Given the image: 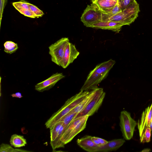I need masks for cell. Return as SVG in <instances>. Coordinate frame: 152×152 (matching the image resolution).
<instances>
[{
  "instance_id": "19",
  "label": "cell",
  "mask_w": 152,
  "mask_h": 152,
  "mask_svg": "<svg viewBox=\"0 0 152 152\" xmlns=\"http://www.w3.org/2000/svg\"><path fill=\"white\" fill-rule=\"evenodd\" d=\"M4 51L7 53L11 54L15 53L18 48L17 43L12 41H7L4 44Z\"/></svg>"
},
{
  "instance_id": "31",
  "label": "cell",
  "mask_w": 152,
  "mask_h": 152,
  "mask_svg": "<svg viewBox=\"0 0 152 152\" xmlns=\"http://www.w3.org/2000/svg\"><path fill=\"white\" fill-rule=\"evenodd\" d=\"M151 151V150L150 149L146 148L143 149L141 152H149Z\"/></svg>"
},
{
  "instance_id": "25",
  "label": "cell",
  "mask_w": 152,
  "mask_h": 152,
  "mask_svg": "<svg viewBox=\"0 0 152 152\" xmlns=\"http://www.w3.org/2000/svg\"><path fill=\"white\" fill-rule=\"evenodd\" d=\"M21 14L26 17L32 18H37L35 15L29 9H24L22 8L16 9Z\"/></svg>"
},
{
  "instance_id": "33",
  "label": "cell",
  "mask_w": 152,
  "mask_h": 152,
  "mask_svg": "<svg viewBox=\"0 0 152 152\" xmlns=\"http://www.w3.org/2000/svg\"><path fill=\"white\" fill-rule=\"evenodd\" d=\"M117 1H118V0H117Z\"/></svg>"
},
{
  "instance_id": "14",
  "label": "cell",
  "mask_w": 152,
  "mask_h": 152,
  "mask_svg": "<svg viewBox=\"0 0 152 152\" xmlns=\"http://www.w3.org/2000/svg\"><path fill=\"white\" fill-rule=\"evenodd\" d=\"M102 13H105L118 4L117 0H91Z\"/></svg>"
},
{
  "instance_id": "17",
  "label": "cell",
  "mask_w": 152,
  "mask_h": 152,
  "mask_svg": "<svg viewBox=\"0 0 152 152\" xmlns=\"http://www.w3.org/2000/svg\"><path fill=\"white\" fill-rule=\"evenodd\" d=\"M68 126H65L64 124L61 126L57 137L56 139L50 143L52 147L53 151H55L56 149L60 148H64V146L61 142V138Z\"/></svg>"
},
{
  "instance_id": "15",
  "label": "cell",
  "mask_w": 152,
  "mask_h": 152,
  "mask_svg": "<svg viewBox=\"0 0 152 152\" xmlns=\"http://www.w3.org/2000/svg\"><path fill=\"white\" fill-rule=\"evenodd\" d=\"M89 92V91H80L78 93L68 99L65 103L73 109L85 98Z\"/></svg>"
},
{
  "instance_id": "10",
  "label": "cell",
  "mask_w": 152,
  "mask_h": 152,
  "mask_svg": "<svg viewBox=\"0 0 152 152\" xmlns=\"http://www.w3.org/2000/svg\"><path fill=\"white\" fill-rule=\"evenodd\" d=\"M73 109L65 103L57 112L54 113L45 123L47 128H51L59 122L61 118Z\"/></svg>"
},
{
  "instance_id": "20",
  "label": "cell",
  "mask_w": 152,
  "mask_h": 152,
  "mask_svg": "<svg viewBox=\"0 0 152 152\" xmlns=\"http://www.w3.org/2000/svg\"><path fill=\"white\" fill-rule=\"evenodd\" d=\"M63 124V122L60 121L56 124L50 129V142L53 141L56 139L60 128Z\"/></svg>"
},
{
  "instance_id": "32",
  "label": "cell",
  "mask_w": 152,
  "mask_h": 152,
  "mask_svg": "<svg viewBox=\"0 0 152 152\" xmlns=\"http://www.w3.org/2000/svg\"><path fill=\"white\" fill-rule=\"evenodd\" d=\"M150 128L151 131L152 130V118L150 125Z\"/></svg>"
},
{
  "instance_id": "3",
  "label": "cell",
  "mask_w": 152,
  "mask_h": 152,
  "mask_svg": "<svg viewBox=\"0 0 152 152\" xmlns=\"http://www.w3.org/2000/svg\"><path fill=\"white\" fill-rule=\"evenodd\" d=\"M105 96V93L103 89L97 87L92 99L83 110L78 113L75 118L86 115L90 116L93 115L101 105Z\"/></svg>"
},
{
  "instance_id": "21",
  "label": "cell",
  "mask_w": 152,
  "mask_h": 152,
  "mask_svg": "<svg viewBox=\"0 0 152 152\" xmlns=\"http://www.w3.org/2000/svg\"><path fill=\"white\" fill-rule=\"evenodd\" d=\"M0 152H31L20 149L14 148L9 144L2 143L0 146Z\"/></svg>"
},
{
  "instance_id": "16",
  "label": "cell",
  "mask_w": 152,
  "mask_h": 152,
  "mask_svg": "<svg viewBox=\"0 0 152 152\" xmlns=\"http://www.w3.org/2000/svg\"><path fill=\"white\" fill-rule=\"evenodd\" d=\"M96 88L91 90L85 98L72 110L77 114L83 110L94 98Z\"/></svg>"
},
{
  "instance_id": "28",
  "label": "cell",
  "mask_w": 152,
  "mask_h": 152,
  "mask_svg": "<svg viewBox=\"0 0 152 152\" xmlns=\"http://www.w3.org/2000/svg\"><path fill=\"white\" fill-rule=\"evenodd\" d=\"M0 13L1 23L4 10L6 5L7 4V0H0Z\"/></svg>"
},
{
  "instance_id": "2",
  "label": "cell",
  "mask_w": 152,
  "mask_h": 152,
  "mask_svg": "<svg viewBox=\"0 0 152 152\" xmlns=\"http://www.w3.org/2000/svg\"><path fill=\"white\" fill-rule=\"evenodd\" d=\"M137 123L131 116L130 113L126 110L121 112L120 126L124 139L129 140L133 137Z\"/></svg>"
},
{
  "instance_id": "12",
  "label": "cell",
  "mask_w": 152,
  "mask_h": 152,
  "mask_svg": "<svg viewBox=\"0 0 152 152\" xmlns=\"http://www.w3.org/2000/svg\"><path fill=\"white\" fill-rule=\"evenodd\" d=\"M124 25L120 22L113 21H99L91 25L90 27L100 29L103 30H108L118 32L122 26Z\"/></svg>"
},
{
  "instance_id": "9",
  "label": "cell",
  "mask_w": 152,
  "mask_h": 152,
  "mask_svg": "<svg viewBox=\"0 0 152 152\" xmlns=\"http://www.w3.org/2000/svg\"><path fill=\"white\" fill-rule=\"evenodd\" d=\"M80 54L75 46L69 41L65 48L64 57L61 66L63 68H66L72 63Z\"/></svg>"
},
{
  "instance_id": "30",
  "label": "cell",
  "mask_w": 152,
  "mask_h": 152,
  "mask_svg": "<svg viewBox=\"0 0 152 152\" xmlns=\"http://www.w3.org/2000/svg\"><path fill=\"white\" fill-rule=\"evenodd\" d=\"M12 97L21 98L23 97L21 94L19 92H16L10 95Z\"/></svg>"
},
{
  "instance_id": "23",
  "label": "cell",
  "mask_w": 152,
  "mask_h": 152,
  "mask_svg": "<svg viewBox=\"0 0 152 152\" xmlns=\"http://www.w3.org/2000/svg\"><path fill=\"white\" fill-rule=\"evenodd\" d=\"M151 131L150 128H148L146 129L144 133L140 137L141 142L144 143L148 142L150 141Z\"/></svg>"
},
{
  "instance_id": "29",
  "label": "cell",
  "mask_w": 152,
  "mask_h": 152,
  "mask_svg": "<svg viewBox=\"0 0 152 152\" xmlns=\"http://www.w3.org/2000/svg\"><path fill=\"white\" fill-rule=\"evenodd\" d=\"M96 138L99 143L100 146L106 144L108 142L107 140L101 138L96 137Z\"/></svg>"
},
{
  "instance_id": "8",
  "label": "cell",
  "mask_w": 152,
  "mask_h": 152,
  "mask_svg": "<svg viewBox=\"0 0 152 152\" xmlns=\"http://www.w3.org/2000/svg\"><path fill=\"white\" fill-rule=\"evenodd\" d=\"M152 118V103L147 107L142 113L137 123L140 137L144 133L146 129L150 128Z\"/></svg>"
},
{
  "instance_id": "27",
  "label": "cell",
  "mask_w": 152,
  "mask_h": 152,
  "mask_svg": "<svg viewBox=\"0 0 152 152\" xmlns=\"http://www.w3.org/2000/svg\"><path fill=\"white\" fill-rule=\"evenodd\" d=\"M135 0H118V4L122 10H123Z\"/></svg>"
},
{
  "instance_id": "1",
  "label": "cell",
  "mask_w": 152,
  "mask_h": 152,
  "mask_svg": "<svg viewBox=\"0 0 152 152\" xmlns=\"http://www.w3.org/2000/svg\"><path fill=\"white\" fill-rule=\"evenodd\" d=\"M115 63L110 59L97 65L88 75L80 91H89L97 87V85L108 76Z\"/></svg>"
},
{
  "instance_id": "4",
  "label": "cell",
  "mask_w": 152,
  "mask_h": 152,
  "mask_svg": "<svg viewBox=\"0 0 152 152\" xmlns=\"http://www.w3.org/2000/svg\"><path fill=\"white\" fill-rule=\"evenodd\" d=\"M69 41L68 38L63 37L49 47L51 61L58 66H61L66 46Z\"/></svg>"
},
{
  "instance_id": "11",
  "label": "cell",
  "mask_w": 152,
  "mask_h": 152,
  "mask_svg": "<svg viewBox=\"0 0 152 152\" xmlns=\"http://www.w3.org/2000/svg\"><path fill=\"white\" fill-rule=\"evenodd\" d=\"M125 141L122 139H115L108 141L106 144L94 148L92 152H107L117 150Z\"/></svg>"
},
{
  "instance_id": "18",
  "label": "cell",
  "mask_w": 152,
  "mask_h": 152,
  "mask_svg": "<svg viewBox=\"0 0 152 152\" xmlns=\"http://www.w3.org/2000/svg\"><path fill=\"white\" fill-rule=\"evenodd\" d=\"M10 143L11 146L15 148L24 146L27 144L26 140L23 136L15 134L12 135L10 139Z\"/></svg>"
},
{
  "instance_id": "22",
  "label": "cell",
  "mask_w": 152,
  "mask_h": 152,
  "mask_svg": "<svg viewBox=\"0 0 152 152\" xmlns=\"http://www.w3.org/2000/svg\"><path fill=\"white\" fill-rule=\"evenodd\" d=\"M77 114V113L71 110L64 116L60 121H63L65 126H68L71 122L75 118Z\"/></svg>"
},
{
  "instance_id": "5",
  "label": "cell",
  "mask_w": 152,
  "mask_h": 152,
  "mask_svg": "<svg viewBox=\"0 0 152 152\" xmlns=\"http://www.w3.org/2000/svg\"><path fill=\"white\" fill-rule=\"evenodd\" d=\"M102 12L95 4L88 5L81 17L84 25L90 27L93 24L102 21Z\"/></svg>"
},
{
  "instance_id": "7",
  "label": "cell",
  "mask_w": 152,
  "mask_h": 152,
  "mask_svg": "<svg viewBox=\"0 0 152 152\" xmlns=\"http://www.w3.org/2000/svg\"><path fill=\"white\" fill-rule=\"evenodd\" d=\"M65 77L62 73L56 72L48 78L37 84L35 86L36 90L42 92L52 88L59 80Z\"/></svg>"
},
{
  "instance_id": "24",
  "label": "cell",
  "mask_w": 152,
  "mask_h": 152,
  "mask_svg": "<svg viewBox=\"0 0 152 152\" xmlns=\"http://www.w3.org/2000/svg\"><path fill=\"white\" fill-rule=\"evenodd\" d=\"M12 4L15 9L22 8L24 9H30L29 7L30 3L23 0H21L18 2H13Z\"/></svg>"
},
{
  "instance_id": "26",
  "label": "cell",
  "mask_w": 152,
  "mask_h": 152,
  "mask_svg": "<svg viewBox=\"0 0 152 152\" xmlns=\"http://www.w3.org/2000/svg\"><path fill=\"white\" fill-rule=\"evenodd\" d=\"M29 7L30 9L35 15L37 18L41 17L44 14L42 10L34 5L30 3Z\"/></svg>"
},
{
  "instance_id": "13",
  "label": "cell",
  "mask_w": 152,
  "mask_h": 152,
  "mask_svg": "<svg viewBox=\"0 0 152 152\" xmlns=\"http://www.w3.org/2000/svg\"><path fill=\"white\" fill-rule=\"evenodd\" d=\"M92 136L86 135L77 140V144L84 150L89 152H92L94 148L98 146L91 139Z\"/></svg>"
},
{
  "instance_id": "6",
  "label": "cell",
  "mask_w": 152,
  "mask_h": 152,
  "mask_svg": "<svg viewBox=\"0 0 152 152\" xmlns=\"http://www.w3.org/2000/svg\"><path fill=\"white\" fill-rule=\"evenodd\" d=\"M89 117L88 115H85L84 118L75 126H69L67 127L61 139V142L64 146L85 128Z\"/></svg>"
}]
</instances>
